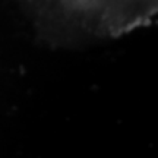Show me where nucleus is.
<instances>
[{
    "label": "nucleus",
    "instance_id": "f257e3e1",
    "mask_svg": "<svg viewBox=\"0 0 158 158\" xmlns=\"http://www.w3.org/2000/svg\"><path fill=\"white\" fill-rule=\"evenodd\" d=\"M35 29L51 45L114 40L151 25L158 0H21Z\"/></svg>",
    "mask_w": 158,
    "mask_h": 158
}]
</instances>
